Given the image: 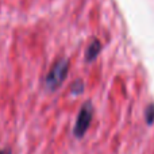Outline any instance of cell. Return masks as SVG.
Masks as SVG:
<instances>
[{"label":"cell","instance_id":"6da1fadb","mask_svg":"<svg viewBox=\"0 0 154 154\" xmlns=\"http://www.w3.org/2000/svg\"><path fill=\"white\" fill-rule=\"evenodd\" d=\"M69 69V61L66 58H61L51 66L50 72L48 73L45 79V87L49 91H54L64 82V80L68 76Z\"/></svg>","mask_w":154,"mask_h":154},{"label":"cell","instance_id":"7a4b0ae2","mask_svg":"<svg viewBox=\"0 0 154 154\" xmlns=\"http://www.w3.org/2000/svg\"><path fill=\"white\" fill-rule=\"evenodd\" d=\"M92 118H93V107H92V104L88 101V103H85L84 106L81 107V109H80V114H79V116H77L75 128H73V134H75L77 138L84 137V134L87 133L88 127H89V125H91Z\"/></svg>","mask_w":154,"mask_h":154},{"label":"cell","instance_id":"3957f363","mask_svg":"<svg viewBox=\"0 0 154 154\" xmlns=\"http://www.w3.org/2000/svg\"><path fill=\"white\" fill-rule=\"evenodd\" d=\"M100 49H101V43L99 42L97 39H93L92 42H91V45L88 46V49H87V53H85V60H87L88 62L93 61V60L99 56Z\"/></svg>","mask_w":154,"mask_h":154},{"label":"cell","instance_id":"277c9868","mask_svg":"<svg viewBox=\"0 0 154 154\" xmlns=\"http://www.w3.org/2000/svg\"><path fill=\"white\" fill-rule=\"evenodd\" d=\"M82 91H84V82H82L81 80H76L75 84L72 85V93L79 95V93H81Z\"/></svg>","mask_w":154,"mask_h":154},{"label":"cell","instance_id":"5b68a950","mask_svg":"<svg viewBox=\"0 0 154 154\" xmlns=\"http://www.w3.org/2000/svg\"><path fill=\"white\" fill-rule=\"evenodd\" d=\"M153 120H154V104L149 106L146 109V122L149 123V125H152Z\"/></svg>","mask_w":154,"mask_h":154},{"label":"cell","instance_id":"8992f818","mask_svg":"<svg viewBox=\"0 0 154 154\" xmlns=\"http://www.w3.org/2000/svg\"><path fill=\"white\" fill-rule=\"evenodd\" d=\"M0 154H12V153H11L10 149H3V150H0Z\"/></svg>","mask_w":154,"mask_h":154}]
</instances>
